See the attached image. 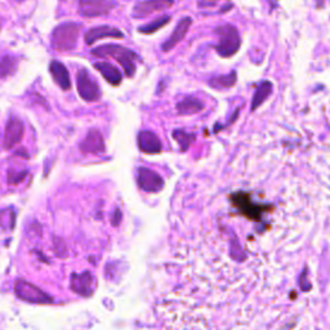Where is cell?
<instances>
[{"label": "cell", "instance_id": "6da1fadb", "mask_svg": "<svg viewBox=\"0 0 330 330\" xmlns=\"http://www.w3.org/2000/svg\"><path fill=\"white\" fill-rule=\"evenodd\" d=\"M92 54L100 58H114L124 67L126 76H133L136 72V61L138 56L132 49L118 44H105L92 49Z\"/></svg>", "mask_w": 330, "mask_h": 330}, {"label": "cell", "instance_id": "7a4b0ae2", "mask_svg": "<svg viewBox=\"0 0 330 330\" xmlns=\"http://www.w3.org/2000/svg\"><path fill=\"white\" fill-rule=\"evenodd\" d=\"M81 25L76 22H65L54 29L52 34V45L61 52H68L75 49L80 34Z\"/></svg>", "mask_w": 330, "mask_h": 330}, {"label": "cell", "instance_id": "3957f363", "mask_svg": "<svg viewBox=\"0 0 330 330\" xmlns=\"http://www.w3.org/2000/svg\"><path fill=\"white\" fill-rule=\"evenodd\" d=\"M215 32L219 36V42L215 47V50H217L221 57L228 58L240 49L241 39L235 26L230 24H225L222 26H218L215 29Z\"/></svg>", "mask_w": 330, "mask_h": 330}, {"label": "cell", "instance_id": "277c9868", "mask_svg": "<svg viewBox=\"0 0 330 330\" xmlns=\"http://www.w3.org/2000/svg\"><path fill=\"white\" fill-rule=\"evenodd\" d=\"M14 293L20 299L29 303L35 304H50L53 303V298L43 291L42 289L38 288L34 284L29 283V281L24 280V279H19L14 283Z\"/></svg>", "mask_w": 330, "mask_h": 330}, {"label": "cell", "instance_id": "5b68a950", "mask_svg": "<svg viewBox=\"0 0 330 330\" xmlns=\"http://www.w3.org/2000/svg\"><path fill=\"white\" fill-rule=\"evenodd\" d=\"M76 87H78L79 96L87 102H95L101 98L100 85L85 68L79 70L78 75H76Z\"/></svg>", "mask_w": 330, "mask_h": 330}, {"label": "cell", "instance_id": "8992f818", "mask_svg": "<svg viewBox=\"0 0 330 330\" xmlns=\"http://www.w3.org/2000/svg\"><path fill=\"white\" fill-rule=\"evenodd\" d=\"M137 184L139 189L149 194H156L164 189V179L154 171L144 167L139 168L137 172Z\"/></svg>", "mask_w": 330, "mask_h": 330}, {"label": "cell", "instance_id": "52a82bcc", "mask_svg": "<svg viewBox=\"0 0 330 330\" xmlns=\"http://www.w3.org/2000/svg\"><path fill=\"white\" fill-rule=\"evenodd\" d=\"M25 133V124L19 116H11L6 124V132H4V143L3 147L6 150L13 149L16 144L21 142Z\"/></svg>", "mask_w": 330, "mask_h": 330}, {"label": "cell", "instance_id": "ba28073f", "mask_svg": "<svg viewBox=\"0 0 330 330\" xmlns=\"http://www.w3.org/2000/svg\"><path fill=\"white\" fill-rule=\"evenodd\" d=\"M116 7L115 2L110 0H93V2H80L79 3V13L87 19H95L107 14L111 9Z\"/></svg>", "mask_w": 330, "mask_h": 330}, {"label": "cell", "instance_id": "9c48e42d", "mask_svg": "<svg viewBox=\"0 0 330 330\" xmlns=\"http://www.w3.org/2000/svg\"><path fill=\"white\" fill-rule=\"evenodd\" d=\"M105 38L123 39L124 34L120 31V30L116 29V27L107 26V25L92 27V29H89L84 34V40L88 45H92L93 43L98 42V40H101V39H105Z\"/></svg>", "mask_w": 330, "mask_h": 330}, {"label": "cell", "instance_id": "30bf717a", "mask_svg": "<svg viewBox=\"0 0 330 330\" xmlns=\"http://www.w3.org/2000/svg\"><path fill=\"white\" fill-rule=\"evenodd\" d=\"M173 2H164V0H155V2H139L133 7V17L143 19L159 11H165L173 6Z\"/></svg>", "mask_w": 330, "mask_h": 330}, {"label": "cell", "instance_id": "8fae6325", "mask_svg": "<svg viewBox=\"0 0 330 330\" xmlns=\"http://www.w3.org/2000/svg\"><path fill=\"white\" fill-rule=\"evenodd\" d=\"M137 142H138V147L142 152L149 155H155L161 152L162 144L159 137L150 131H142L139 132L138 137H137Z\"/></svg>", "mask_w": 330, "mask_h": 330}, {"label": "cell", "instance_id": "7c38bea8", "mask_svg": "<svg viewBox=\"0 0 330 330\" xmlns=\"http://www.w3.org/2000/svg\"><path fill=\"white\" fill-rule=\"evenodd\" d=\"M71 289L81 297H90L93 294V276L90 272L72 273L71 275Z\"/></svg>", "mask_w": 330, "mask_h": 330}, {"label": "cell", "instance_id": "4fadbf2b", "mask_svg": "<svg viewBox=\"0 0 330 330\" xmlns=\"http://www.w3.org/2000/svg\"><path fill=\"white\" fill-rule=\"evenodd\" d=\"M191 25V17H184V19H181V21L178 22V25H177L176 29L173 30V32H172L171 36L168 38V40L161 45V49L164 50V52H169V50L173 49V48L176 47L179 42H182V39L186 36L187 31H189Z\"/></svg>", "mask_w": 330, "mask_h": 330}, {"label": "cell", "instance_id": "5bb4252c", "mask_svg": "<svg viewBox=\"0 0 330 330\" xmlns=\"http://www.w3.org/2000/svg\"><path fill=\"white\" fill-rule=\"evenodd\" d=\"M80 149L85 154H101V152H105V141H103L101 132L97 131V129L89 131L84 141L81 142Z\"/></svg>", "mask_w": 330, "mask_h": 330}, {"label": "cell", "instance_id": "9a60e30c", "mask_svg": "<svg viewBox=\"0 0 330 330\" xmlns=\"http://www.w3.org/2000/svg\"><path fill=\"white\" fill-rule=\"evenodd\" d=\"M50 75H52L53 80L56 84L63 90H68L71 88V79L70 74H68L67 68L63 63H61L60 61H52L49 66Z\"/></svg>", "mask_w": 330, "mask_h": 330}, {"label": "cell", "instance_id": "2e32d148", "mask_svg": "<svg viewBox=\"0 0 330 330\" xmlns=\"http://www.w3.org/2000/svg\"><path fill=\"white\" fill-rule=\"evenodd\" d=\"M95 68L101 72V75L106 79L108 84L111 85H119L123 80V74L119 71L118 67H115L111 63L105 62V61H100V62L95 63Z\"/></svg>", "mask_w": 330, "mask_h": 330}, {"label": "cell", "instance_id": "e0dca14e", "mask_svg": "<svg viewBox=\"0 0 330 330\" xmlns=\"http://www.w3.org/2000/svg\"><path fill=\"white\" fill-rule=\"evenodd\" d=\"M203 108H204V105H203L201 101L195 97H191V96L184 98L177 105V111H178L179 115H194V114L200 113Z\"/></svg>", "mask_w": 330, "mask_h": 330}, {"label": "cell", "instance_id": "ac0fdd59", "mask_svg": "<svg viewBox=\"0 0 330 330\" xmlns=\"http://www.w3.org/2000/svg\"><path fill=\"white\" fill-rule=\"evenodd\" d=\"M272 92V83L271 81H262L258 87V89L255 90L254 97L252 101V111L257 110L263 102L268 98V96Z\"/></svg>", "mask_w": 330, "mask_h": 330}, {"label": "cell", "instance_id": "d6986e66", "mask_svg": "<svg viewBox=\"0 0 330 330\" xmlns=\"http://www.w3.org/2000/svg\"><path fill=\"white\" fill-rule=\"evenodd\" d=\"M236 83V72L232 71L228 75H221V76H215V78H212L209 80V85L214 89L218 90H226L230 89L235 85Z\"/></svg>", "mask_w": 330, "mask_h": 330}, {"label": "cell", "instance_id": "ffe728a7", "mask_svg": "<svg viewBox=\"0 0 330 330\" xmlns=\"http://www.w3.org/2000/svg\"><path fill=\"white\" fill-rule=\"evenodd\" d=\"M17 65L19 62L13 56H4L0 58V78L6 79L13 75L17 70Z\"/></svg>", "mask_w": 330, "mask_h": 330}, {"label": "cell", "instance_id": "44dd1931", "mask_svg": "<svg viewBox=\"0 0 330 330\" xmlns=\"http://www.w3.org/2000/svg\"><path fill=\"white\" fill-rule=\"evenodd\" d=\"M169 21H171V16H161L155 20V21L150 22V24L144 25V26H141L138 29V31L142 32V34H152V32L164 27Z\"/></svg>", "mask_w": 330, "mask_h": 330}, {"label": "cell", "instance_id": "7402d4cb", "mask_svg": "<svg viewBox=\"0 0 330 330\" xmlns=\"http://www.w3.org/2000/svg\"><path fill=\"white\" fill-rule=\"evenodd\" d=\"M173 137L174 139L181 144L182 151H186V150L189 149L190 144H191V142L195 139L194 133H186V132L184 131H174Z\"/></svg>", "mask_w": 330, "mask_h": 330}, {"label": "cell", "instance_id": "603a6c76", "mask_svg": "<svg viewBox=\"0 0 330 330\" xmlns=\"http://www.w3.org/2000/svg\"><path fill=\"white\" fill-rule=\"evenodd\" d=\"M14 223H16V215H14L13 209H4L0 210V226H3L4 228H9L13 230Z\"/></svg>", "mask_w": 330, "mask_h": 330}, {"label": "cell", "instance_id": "cb8c5ba5", "mask_svg": "<svg viewBox=\"0 0 330 330\" xmlns=\"http://www.w3.org/2000/svg\"><path fill=\"white\" fill-rule=\"evenodd\" d=\"M27 176V172H14L9 171L8 172V184L9 185H17L20 182L24 181Z\"/></svg>", "mask_w": 330, "mask_h": 330}, {"label": "cell", "instance_id": "d4e9b609", "mask_svg": "<svg viewBox=\"0 0 330 330\" xmlns=\"http://www.w3.org/2000/svg\"><path fill=\"white\" fill-rule=\"evenodd\" d=\"M213 6H217V3H215V2H200L199 3V7H205V8H208V7H213Z\"/></svg>", "mask_w": 330, "mask_h": 330}, {"label": "cell", "instance_id": "484cf974", "mask_svg": "<svg viewBox=\"0 0 330 330\" xmlns=\"http://www.w3.org/2000/svg\"><path fill=\"white\" fill-rule=\"evenodd\" d=\"M0 29H2V25H0Z\"/></svg>", "mask_w": 330, "mask_h": 330}]
</instances>
